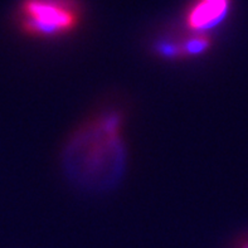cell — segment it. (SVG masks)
<instances>
[{
  "mask_svg": "<svg viewBox=\"0 0 248 248\" xmlns=\"http://www.w3.org/2000/svg\"><path fill=\"white\" fill-rule=\"evenodd\" d=\"M23 27L31 34L53 35L68 31L77 24V12L61 0H25Z\"/></svg>",
  "mask_w": 248,
  "mask_h": 248,
  "instance_id": "cell-1",
  "label": "cell"
},
{
  "mask_svg": "<svg viewBox=\"0 0 248 248\" xmlns=\"http://www.w3.org/2000/svg\"><path fill=\"white\" fill-rule=\"evenodd\" d=\"M231 0H201L189 12L188 24L192 29H205L218 24L230 9Z\"/></svg>",
  "mask_w": 248,
  "mask_h": 248,
  "instance_id": "cell-2",
  "label": "cell"
},
{
  "mask_svg": "<svg viewBox=\"0 0 248 248\" xmlns=\"http://www.w3.org/2000/svg\"><path fill=\"white\" fill-rule=\"evenodd\" d=\"M208 46H209V39L208 38L198 37L192 39V41H189L184 46V49H186V54H197L203 52Z\"/></svg>",
  "mask_w": 248,
  "mask_h": 248,
  "instance_id": "cell-3",
  "label": "cell"
},
{
  "mask_svg": "<svg viewBox=\"0 0 248 248\" xmlns=\"http://www.w3.org/2000/svg\"><path fill=\"white\" fill-rule=\"evenodd\" d=\"M245 248H248V245H247V246H245Z\"/></svg>",
  "mask_w": 248,
  "mask_h": 248,
  "instance_id": "cell-4",
  "label": "cell"
}]
</instances>
